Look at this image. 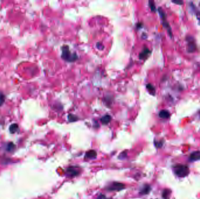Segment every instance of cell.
I'll return each mask as SVG.
<instances>
[{
  "instance_id": "obj_15",
  "label": "cell",
  "mask_w": 200,
  "mask_h": 199,
  "mask_svg": "<svg viewBox=\"0 0 200 199\" xmlns=\"http://www.w3.org/2000/svg\"><path fill=\"white\" fill-rule=\"evenodd\" d=\"M147 89H148V91L150 92V93H151V94H153V95H154L155 93V89L154 88V87L153 85H152L151 84H148L147 85Z\"/></svg>"
},
{
  "instance_id": "obj_17",
  "label": "cell",
  "mask_w": 200,
  "mask_h": 199,
  "mask_svg": "<svg viewBox=\"0 0 200 199\" xmlns=\"http://www.w3.org/2000/svg\"><path fill=\"white\" fill-rule=\"evenodd\" d=\"M15 148V145L12 143H10L8 144V146H7V150L8 151H13Z\"/></svg>"
},
{
  "instance_id": "obj_3",
  "label": "cell",
  "mask_w": 200,
  "mask_h": 199,
  "mask_svg": "<svg viewBox=\"0 0 200 199\" xmlns=\"http://www.w3.org/2000/svg\"><path fill=\"white\" fill-rule=\"evenodd\" d=\"M124 187H125L124 184H122L121 183L114 182L111 184L107 187V190L109 191H118V190H122L123 188H124Z\"/></svg>"
},
{
  "instance_id": "obj_14",
  "label": "cell",
  "mask_w": 200,
  "mask_h": 199,
  "mask_svg": "<svg viewBox=\"0 0 200 199\" xmlns=\"http://www.w3.org/2000/svg\"><path fill=\"white\" fill-rule=\"evenodd\" d=\"M170 194V191L169 190H164L163 192V197L164 199H168Z\"/></svg>"
},
{
  "instance_id": "obj_9",
  "label": "cell",
  "mask_w": 200,
  "mask_h": 199,
  "mask_svg": "<svg viewBox=\"0 0 200 199\" xmlns=\"http://www.w3.org/2000/svg\"><path fill=\"white\" fill-rule=\"evenodd\" d=\"M86 158L88 159H93L95 158L97 156V152L94 150L89 151L86 154Z\"/></svg>"
},
{
  "instance_id": "obj_8",
  "label": "cell",
  "mask_w": 200,
  "mask_h": 199,
  "mask_svg": "<svg viewBox=\"0 0 200 199\" xmlns=\"http://www.w3.org/2000/svg\"><path fill=\"white\" fill-rule=\"evenodd\" d=\"M170 116V114L169 112L166 110H161L159 113V116L162 119H168L169 118Z\"/></svg>"
},
{
  "instance_id": "obj_19",
  "label": "cell",
  "mask_w": 200,
  "mask_h": 199,
  "mask_svg": "<svg viewBox=\"0 0 200 199\" xmlns=\"http://www.w3.org/2000/svg\"><path fill=\"white\" fill-rule=\"evenodd\" d=\"M149 5H150V8H151L152 11H155L156 8H155V5H154L153 2L150 1V2H149Z\"/></svg>"
},
{
  "instance_id": "obj_10",
  "label": "cell",
  "mask_w": 200,
  "mask_h": 199,
  "mask_svg": "<svg viewBox=\"0 0 200 199\" xmlns=\"http://www.w3.org/2000/svg\"><path fill=\"white\" fill-rule=\"evenodd\" d=\"M150 50L147 49V48H145L144 49V50L142 51V53L140 54L139 55V57L141 59H143L145 58H146L148 55L150 53Z\"/></svg>"
},
{
  "instance_id": "obj_20",
  "label": "cell",
  "mask_w": 200,
  "mask_h": 199,
  "mask_svg": "<svg viewBox=\"0 0 200 199\" xmlns=\"http://www.w3.org/2000/svg\"><path fill=\"white\" fill-rule=\"evenodd\" d=\"M173 3L177 4H178V5H182L183 4V2L182 1H173Z\"/></svg>"
},
{
  "instance_id": "obj_2",
  "label": "cell",
  "mask_w": 200,
  "mask_h": 199,
  "mask_svg": "<svg viewBox=\"0 0 200 199\" xmlns=\"http://www.w3.org/2000/svg\"><path fill=\"white\" fill-rule=\"evenodd\" d=\"M62 58L68 61H74L77 59L76 54H71L68 46H64L62 48Z\"/></svg>"
},
{
  "instance_id": "obj_11",
  "label": "cell",
  "mask_w": 200,
  "mask_h": 199,
  "mask_svg": "<svg viewBox=\"0 0 200 199\" xmlns=\"http://www.w3.org/2000/svg\"><path fill=\"white\" fill-rule=\"evenodd\" d=\"M111 120V117L110 116V115H105V116H103L101 119V123L104 124H108Z\"/></svg>"
},
{
  "instance_id": "obj_1",
  "label": "cell",
  "mask_w": 200,
  "mask_h": 199,
  "mask_svg": "<svg viewBox=\"0 0 200 199\" xmlns=\"http://www.w3.org/2000/svg\"><path fill=\"white\" fill-rule=\"evenodd\" d=\"M174 171L176 175L179 177H185L189 172L188 167L184 165H177L174 167Z\"/></svg>"
},
{
  "instance_id": "obj_5",
  "label": "cell",
  "mask_w": 200,
  "mask_h": 199,
  "mask_svg": "<svg viewBox=\"0 0 200 199\" xmlns=\"http://www.w3.org/2000/svg\"><path fill=\"white\" fill-rule=\"evenodd\" d=\"M80 173V169L77 167L71 166L69 167L67 169V175L68 176L75 177Z\"/></svg>"
},
{
  "instance_id": "obj_6",
  "label": "cell",
  "mask_w": 200,
  "mask_h": 199,
  "mask_svg": "<svg viewBox=\"0 0 200 199\" xmlns=\"http://www.w3.org/2000/svg\"><path fill=\"white\" fill-rule=\"evenodd\" d=\"M190 40H188V45H187V51L189 53L194 52L196 49V45L194 42V40L192 37H189Z\"/></svg>"
},
{
  "instance_id": "obj_13",
  "label": "cell",
  "mask_w": 200,
  "mask_h": 199,
  "mask_svg": "<svg viewBox=\"0 0 200 199\" xmlns=\"http://www.w3.org/2000/svg\"><path fill=\"white\" fill-rule=\"evenodd\" d=\"M150 191V187L149 186H145L141 192V193L142 194H146Z\"/></svg>"
},
{
  "instance_id": "obj_16",
  "label": "cell",
  "mask_w": 200,
  "mask_h": 199,
  "mask_svg": "<svg viewBox=\"0 0 200 199\" xmlns=\"http://www.w3.org/2000/svg\"><path fill=\"white\" fill-rule=\"evenodd\" d=\"M5 97L2 92H0V106H2L5 102Z\"/></svg>"
},
{
  "instance_id": "obj_18",
  "label": "cell",
  "mask_w": 200,
  "mask_h": 199,
  "mask_svg": "<svg viewBox=\"0 0 200 199\" xmlns=\"http://www.w3.org/2000/svg\"><path fill=\"white\" fill-rule=\"evenodd\" d=\"M69 120L70 122H75L76 120H77V118L76 116H74L73 114H70L69 115Z\"/></svg>"
},
{
  "instance_id": "obj_21",
  "label": "cell",
  "mask_w": 200,
  "mask_h": 199,
  "mask_svg": "<svg viewBox=\"0 0 200 199\" xmlns=\"http://www.w3.org/2000/svg\"><path fill=\"white\" fill-rule=\"evenodd\" d=\"M97 199H107L106 197H105V196L102 195V194H101L99 196V197H98Z\"/></svg>"
},
{
  "instance_id": "obj_7",
  "label": "cell",
  "mask_w": 200,
  "mask_h": 199,
  "mask_svg": "<svg viewBox=\"0 0 200 199\" xmlns=\"http://www.w3.org/2000/svg\"><path fill=\"white\" fill-rule=\"evenodd\" d=\"M189 159L192 161L200 160V151H195L192 153L189 156Z\"/></svg>"
},
{
  "instance_id": "obj_12",
  "label": "cell",
  "mask_w": 200,
  "mask_h": 199,
  "mask_svg": "<svg viewBox=\"0 0 200 199\" xmlns=\"http://www.w3.org/2000/svg\"><path fill=\"white\" fill-rule=\"evenodd\" d=\"M18 125L17 124H13L12 125H11L9 127V131L12 134L15 133L18 130Z\"/></svg>"
},
{
  "instance_id": "obj_4",
  "label": "cell",
  "mask_w": 200,
  "mask_h": 199,
  "mask_svg": "<svg viewBox=\"0 0 200 199\" xmlns=\"http://www.w3.org/2000/svg\"><path fill=\"white\" fill-rule=\"evenodd\" d=\"M159 12L160 14V16L161 18H162V20H163V24L164 25V26L167 29V31H168V33L170 34V35L172 36V30H171V29H170V27L169 26V25H168V23L167 22V20L166 19V16H165V14L163 12V11L162 10V8H159Z\"/></svg>"
}]
</instances>
